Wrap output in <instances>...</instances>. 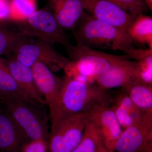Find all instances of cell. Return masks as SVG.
<instances>
[{"label":"cell","instance_id":"6da1fadb","mask_svg":"<svg viewBox=\"0 0 152 152\" xmlns=\"http://www.w3.org/2000/svg\"><path fill=\"white\" fill-rule=\"evenodd\" d=\"M62 79L51 128L60 120L75 114L86 113L97 105L110 106L113 104V95L109 90L102 88L95 83L80 81L66 75Z\"/></svg>","mask_w":152,"mask_h":152},{"label":"cell","instance_id":"7a4b0ae2","mask_svg":"<svg viewBox=\"0 0 152 152\" xmlns=\"http://www.w3.org/2000/svg\"><path fill=\"white\" fill-rule=\"evenodd\" d=\"M73 31L77 43L90 48L122 51L127 54L134 48V42L126 32L85 11Z\"/></svg>","mask_w":152,"mask_h":152},{"label":"cell","instance_id":"3957f363","mask_svg":"<svg viewBox=\"0 0 152 152\" xmlns=\"http://www.w3.org/2000/svg\"><path fill=\"white\" fill-rule=\"evenodd\" d=\"M69 62L64 70L66 75L86 83H95L96 77L127 59L99 51L80 44L72 45L66 49Z\"/></svg>","mask_w":152,"mask_h":152},{"label":"cell","instance_id":"277c9868","mask_svg":"<svg viewBox=\"0 0 152 152\" xmlns=\"http://www.w3.org/2000/svg\"><path fill=\"white\" fill-rule=\"evenodd\" d=\"M0 104L10 115L29 141L43 140L48 142V118L42 105L18 98L0 99Z\"/></svg>","mask_w":152,"mask_h":152},{"label":"cell","instance_id":"5b68a950","mask_svg":"<svg viewBox=\"0 0 152 152\" xmlns=\"http://www.w3.org/2000/svg\"><path fill=\"white\" fill-rule=\"evenodd\" d=\"M17 31L30 38L53 45L61 44L66 49L72 45L69 37L49 8L37 10L21 21H12Z\"/></svg>","mask_w":152,"mask_h":152},{"label":"cell","instance_id":"8992f818","mask_svg":"<svg viewBox=\"0 0 152 152\" xmlns=\"http://www.w3.org/2000/svg\"><path fill=\"white\" fill-rule=\"evenodd\" d=\"M87 112L66 117L51 129L49 152H71L81 140L88 124Z\"/></svg>","mask_w":152,"mask_h":152},{"label":"cell","instance_id":"52a82bcc","mask_svg":"<svg viewBox=\"0 0 152 152\" xmlns=\"http://www.w3.org/2000/svg\"><path fill=\"white\" fill-rule=\"evenodd\" d=\"M13 55L25 65L31 68L37 62H41L52 71L63 69L69 62L68 58L56 50L52 45L37 39L29 38L17 47Z\"/></svg>","mask_w":152,"mask_h":152},{"label":"cell","instance_id":"ba28073f","mask_svg":"<svg viewBox=\"0 0 152 152\" xmlns=\"http://www.w3.org/2000/svg\"><path fill=\"white\" fill-rule=\"evenodd\" d=\"M87 114L88 121L94 127L101 140L112 152L114 145L124 130L111 107L97 105Z\"/></svg>","mask_w":152,"mask_h":152},{"label":"cell","instance_id":"9c48e42d","mask_svg":"<svg viewBox=\"0 0 152 152\" xmlns=\"http://www.w3.org/2000/svg\"><path fill=\"white\" fill-rule=\"evenodd\" d=\"M81 1L85 11L95 19L126 32L136 17L107 0Z\"/></svg>","mask_w":152,"mask_h":152},{"label":"cell","instance_id":"30bf717a","mask_svg":"<svg viewBox=\"0 0 152 152\" xmlns=\"http://www.w3.org/2000/svg\"><path fill=\"white\" fill-rule=\"evenodd\" d=\"M32 70L36 86L49 107L51 122L54 119L62 79L55 75L48 66L37 62Z\"/></svg>","mask_w":152,"mask_h":152},{"label":"cell","instance_id":"8fae6325","mask_svg":"<svg viewBox=\"0 0 152 152\" xmlns=\"http://www.w3.org/2000/svg\"><path fill=\"white\" fill-rule=\"evenodd\" d=\"M8 112L0 104V152H21L29 142Z\"/></svg>","mask_w":152,"mask_h":152},{"label":"cell","instance_id":"7c38bea8","mask_svg":"<svg viewBox=\"0 0 152 152\" xmlns=\"http://www.w3.org/2000/svg\"><path fill=\"white\" fill-rule=\"evenodd\" d=\"M152 148V130L142 125L125 129L112 152H144Z\"/></svg>","mask_w":152,"mask_h":152},{"label":"cell","instance_id":"4fadbf2b","mask_svg":"<svg viewBox=\"0 0 152 152\" xmlns=\"http://www.w3.org/2000/svg\"><path fill=\"white\" fill-rule=\"evenodd\" d=\"M48 8L64 30L73 31L84 12L81 0H48Z\"/></svg>","mask_w":152,"mask_h":152},{"label":"cell","instance_id":"5bb4252c","mask_svg":"<svg viewBox=\"0 0 152 152\" xmlns=\"http://www.w3.org/2000/svg\"><path fill=\"white\" fill-rule=\"evenodd\" d=\"M8 56L6 63L20 88L31 99L42 106L46 104L36 86L32 68L19 61L12 54Z\"/></svg>","mask_w":152,"mask_h":152},{"label":"cell","instance_id":"9a60e30c","mask_svg":"<svg viewBox=\"0 0 152 152\" xmlns=\"http://www.w3.org/2000/svg\"><path fill=\"white\" fill-rule=\"evenodd\" d=\"M136 61L125 59L96 77L95 83L105 90L121 88L134 81V70Z\"/></svg>","mask_w":152,"mask_h":152},{"label":"cell","instance_id":"2e32d148","mask_svg":"<svg viewBox=\"0 0 152 152\" xmlns=\"http://www.w3.org/2000/svg\"><path fill=\"white\" fill-rule=\"evenodd\" d=\"M110 107L123 130L141 124L142 116L140 111L123 89L113 95Z\"/></svg>","mask_w":152,"mask_h":152},{"label":"cell","instance_id":"e0dca14e","mask_svg":"<svg viewBox=\"0 0 152 152\" xmlns=\"http://www.w3.org/2000/svg\"><path fill=\"white\" fill-rule=\"evenodd\" d=\"M122 88L140 111L141 124L152 129V86L132 81Z\"/></svg>","mask_w":152,"mask_h":152},{"label":"cell","instance_id":"ac0fdd59","mask_svg":"<svg viewBox=\"0 0 152 152\" xmlns=\"http://www.w3.org/2000/svg\"><path fill=\"white\" fill-rule=\"evenodd\" d=\"M127 34L133 42L147 45L152 50V18L141 14L128 27Z\"/></svg>","mask_w":152,"mask_h":152},{"label":"cell","instance_id":"d6986e66","mask_svg":"<svg viewBox=\"0 0 152 152\" xmlns=\"http://www.w3.org/2000/svg\"><path fill=\"white\" fill-rule=\"evenodd\" d=\"M8 97L34 101L20 88L10 72L5 60L0 57V99Z\"/></svg>","mask_w":152,"mask_h":152},{"label":"cell","instance_id":"ffe728a7","mask_svg":"<svg viewBox=\"0 0 152 152\" xmlns=\"http://www.w3.org/2000/svg\"><path fill=\"white\" fill-rule=\"evenodd\" d=\"M29 38L17 30L0 24V57L13 54L20 44Z\"/></svg>","mask_w":152,"mask_h":152},{"label":"cell","instance_id":"44dd1931","mask_svg":"<svg viewBox=\"0 0 152 152\" xmlns=\"http://www.w3.org/2000/svg\"><path fill=\"white\" fill-rule=\"evenodd\" d=\"M133 79L135 81L152 86V50L136 61Z\"/></svg>","mask_w":152,"mask_h":152},{"label":"cell","instance_id":"7402d4cb","mask_svg":"<svg viewBox=\"0 0 152 152\" xmlns=\"http://www.w3.org/2000/svg\"><path fill=\"white\" fill-rule=\"evenodd\" d=\"M10 21H21L37 10V0H10Z\"/></svg>","mask_w":152,"mask_h":152},{"label":"cell","instance_id":"603a6c76","mask_svg":"<svg viewBox=\"0 0 152 152\" xmlns=\"http://www.w3.org/2000/svg\"><path fill=\"white\" fill-rule=\"evenodd\" d=\"M99 139L94 127L88 122L81 140L71 152H96Z\"/></svg>","mask_w":152,"mask_h":152},{"label":"cell","instance_id":"cb8c5ba5","mask_svg":"<svg viewBox=\"0 0 152 152\" xmlns=\"http://www.w3.org/2000/svg\"><path fill=\"white\" fill-rule=\"evenodd\" d=\"M117 5L126 12L137 16L143 14L145 6L144 0H107Z\"/></svg>","mask_w":152,"mask_h":152},{"label":"cell","instance_id":"d4e9b609","mask_svg":"<svg viewBox=\"0 0 152 152\" xmlns=\"http://www.w3.org/2000/svg\"><path fill=\"white\" fill-rule=\"evenodd\" d=\"M48 142L43 140L31 141L25 144L21 152H47Z\"/></svg>","mask_w":152,"mask_h":152},{"label":"cell","instance_id":"484cf974","mask_svg":"<svg viewBox=\"0 0 152 152\" xmlns=\"http://www.w3.org/2000/svg\"><path fill=\"white\" fill-rule=\"evenodd\" d=\"M10 0H0V21H10Z\"/></svg>","mask_w":152,"mask_h":152},{"label":"cell","instance_id":"4316f807","mask_svg":"<svg viewBox=\"0 0 152 152\" xmlns=\"http://www.w3.org/2000/svg\"><path fill=\"white\" fill-rule=\"evenodd\" d=\"M96 152H111L107 149V148L104 145L103 143L102 142L101 140L100 139H99L98 142L97 148Z\"/></svg>","mask_w":152,"mask_h":152},{"label":"cell","instance_id":"83f0119b","mask_svg":"<svg viewBox=\"0 0 152 152\" xmlns=\"http://www.w3.org/2000/svg\"><path fill=\"white\" fill-rule=\"evenodd\" d=\"M145 3L148 7L149 8L150 10H152V0H144Z\"/></svg>","mask_w":152,"mask_h":152},{"label":"cell","instance_id":"f1b7e54d","mask_svg":"<svg viewBox=\"0 0 152 152\" xmlns=\"http://www.w3.org/2000/svg\"><path fill=\"white\" fill-rule=\"evenodd\" d=\"M144 152H152V148L150 149L147 150L146 151Z\"/></svg>","mask_w":152,"mask_h":152}]
</instances>
